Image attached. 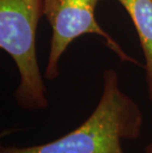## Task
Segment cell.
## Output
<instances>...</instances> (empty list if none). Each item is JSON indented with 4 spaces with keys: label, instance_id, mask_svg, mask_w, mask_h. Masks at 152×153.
<instances>
[{
    "label": "cell",
    "instance_id": "1",
    "mask_svg": "<svg viewBox=\"0 0 152 153\" xmlns=\"http://www.w3.org/2000/svg\"><path fill=\"white\" fill-rule=\"evenodd\" d=\"M143 114L119 86L113 68L103 72V90L95 109L75 129L56 140L26 147L1 146L0 153H125L122 140L141 135Z\"/></svg>",
    "mask_w": 152,
    "mask_h": 153
},
{
    "label": "cell",
    "instance_id": "2",
    "mask_svg": "<svg viewBox=\"0 0 152 153\" xmlns=\"http://www.w3.org/2000/svg\"><path fill=\"white\" fill-rule=\"evenodd\" d=\"M43 0H0V48L17 67L14 99L22 110H46L50 102L37 54V32Z\"/></svg>",
    "mask_w": 152,
    "mask_h": 153
},
{
    "label": "cell",
    "instance_id": "3",
    "mask_svg": "<svg viewBox=\"0 0 152 153\" xmlns=\"http://www.w3.org/2000/svg\"><path fill=\"white\" fill-rule=\"evenodd\" d=\"M100 0H43L44 16L51 28L47 62L44 76L56 80L60 74V59L69 45L84 35H96L122 62L143 66L129 55L98 23L95 10Z\"/></svg>",
    "mask_w": 152,
    "mask_h": 153
},
{
    "label": "cell",
    "instance_id": "4",
    "mask_svg": "<svg viewBox=\"0 0 152 153\" xmlns=\"http://www.w3.org/2000/svg\"><path fill=\"white\" fill-rule=\"evenodd\" d=\"M134 26L144 57L145 84L152 105V0H116Z\"/></svg>",
    "mask_w": 152,
    "mask_h": 153
},
{
    "label": "cell",
    "instance_id": "5",
    "mask_svg": "<svg viewBox=\"0 0 152 153\" xmlns=\"http://www.w3.org/2000/svg\"><path fill=\"white\" fill-rule=\"evenodd\" d=\"M144 153H152V139L149 141V143L145 146Z\"/></svg>",
    "mask_w": 152,
    "mask_h": 153
}]
</instances>
